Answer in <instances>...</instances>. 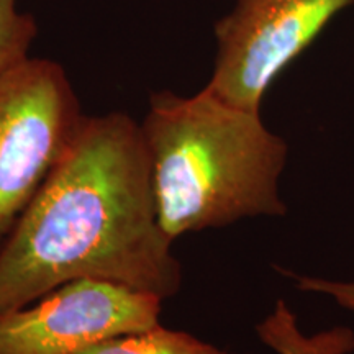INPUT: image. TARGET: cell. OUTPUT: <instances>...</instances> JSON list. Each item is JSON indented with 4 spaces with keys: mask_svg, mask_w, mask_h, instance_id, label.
Listing matches in <instances>:
<instances>
[{
    "mask_svg": "<svg viewBox=\"0 0 354 354\" xmlns=\"http://www.w3.org/2000/svg\"><path fill=\"white\" fill-rule=\"evenodd\" d=\"M84 277L162 300L183 286V266L159 225L143 130L120 112L84 117L0 246V317Z\"/></svg>",
    "mask_w": 354,
    "mask_h": 354,
    "instance_id": "cell-1",
    "label": "cell"
},
{
    "mask_svg": "<svg viewBox=\"0 0 354 354\" xmlns=\"http://www.w3.org/2000/svg\"><path fill=\"white\" fill-rule=\"evenodd\" d=\"M141 130L151 159L159 225L172 241L251 216H282L279 177L287 145L259 112L192 97L151 95Z\"/></svg>",
    "mask_w": 354,
    "mask_h": 354,
    "instance_id": "cell-2",
    "label": "cell"
},
{
    "mask_svg": "<svg viewBox=\"0 0 354 354\" xmlns=\"http://www.w3.org/2000/svg\"><path fill=\"white\" fill-rule=\"evenodd\" d=\"M82 120L76 92L55 61L26 57L0 77V246Z\"/></svg>",
    "mask_w": 354,
    "mask_h": 354,
    "instance_id": "cell-3",
    "label": "cell"
},
{
    "mask_svg": "<svg viewBox=\"0 0 354 354\" xmlns=\"http://www.w3.org/2000/svg\"><path fill=\"white\" fill-rule=\"evenodd\" d=\"M354 0H236L215 26L216 59L207 91L259 112L269 86L322 28Z\"/></svg>",
    "mask_w": 354,
    "mask_h": 354,
    "instance_id": "cell-4",
    "label": "cell"
},
{
    "mask_svg": "<svg viewBox=\"0 0 354 354\" xmlns=\"http://www.w3.org/2000/svg\"><path fill=\"white\" fill-rule=\"evenodd\" d=\"M162 299L105 279H74L0 317V354H79L159 325Z\"/></svg>",
    "mask_w": 354,
    "mask_h": 354,
    "instance_id": "cell-5",
    "label": "cell"
},
{
    "mask_svg": "<svg viewBox=\"0 0 354 354\" xmlns=\"http://www.w3.org/2000/svg\"><path fill=\"white\" fill-rule=\"evenodd\" d=\"M79 354H228L179 330L154 328L105 339Z\"/></svg>",
    "mask_w": 354,
    "mask_h": 354,
    "instance_id": "cell-6",
    "label": "cell"
},
{
    "mask_svg": "<svg viewBox=\"0 0 354 354\" xmlns=\"http://www.w3.org/2000/svg\"><path fill=\"white\" fill-rule=\"evenodd\" d=\"M264 343L279 354H348L353 351L349 336L342 330H331L313 338L299 333L295 320L277 322L268 330Z\"/></svg>",
    "mask_w": 354,
    "mask_h": 354,
    "instance_id": "cell-7",
    "label": "cell"
},
{
    "mask_svg": "<svg viewBox=\"0 0 354 354\" xmlns=\"http://www.w3.org/2000/svg\"><path fill=\"white\" fill-rule=\"evenodd\" d=\"M37 37V24L30 13L17 8V0H0V77L24 63Z\"/></svg>",
    "mask_w": 354,
    "mask_h": 354,
    "instance_id": "cell-8",
    "label": "cell"
},
{
    "mask_svg": "<svg viewBox=\"0 0 354 354\" xmlns=\"http://www.w3.org/2000/svg\"><path fill=\"white\" fill-rule=\"evenodd\" d=\"M282 274L295 279V286L305 292H318V294H326L333 297L338 305L354 313V282H335L328 279L320 277H307L295 276V274L282 271Z\"/></svg>",
    "mask_w": 354,
    "mask_h": 354,
    "instance_id": "cell-9",
    "label": "cell"
}]
</instances>
